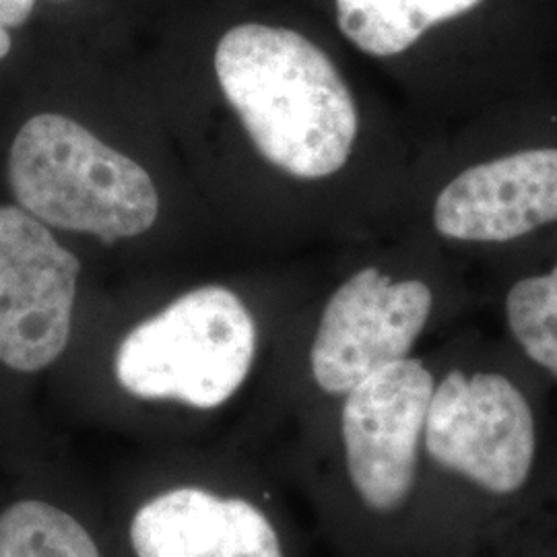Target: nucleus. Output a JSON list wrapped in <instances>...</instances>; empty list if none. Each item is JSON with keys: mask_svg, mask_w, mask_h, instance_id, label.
Wrapping results in <instances>:
<instances>
[{"mask_svg": "<svg viewBox=\"0 0 557 557\" xmlns=\"http://www.w3.org/2000/svg\"><path fill=\"white\" fill-rule=\"evenodd\" d=\"M423 453L436 531L432 557L515 517L557 481V428L535 384L498 361L434 368Z\"/></svg>", "mask_w": 557, "mask_h": 557, "instance_id": "f257e3e1", "label": "nucleus"}, {"mask_svg": "<svg viewBox=\"0 0 557 557\" xmlns=\"http://www.w3.org/2000/svg\"><path fill=\"white\" fill-rule=\"evenodd\" d=\"M221 91L260 156L287 176L322 180L351 158L358 106L335 62L306 36L244 23L215 52Z\"/></svg>", "mask_w": 557, "mask_h": 557, "instance_id": "f03ea898", "label": "nucleus"}, {"mask_svg": "<svg viewBox=\"0 0 557 557\" xmlns=\"http://www.w3.org/2000/svg\"><path fill=\"white\" fill-rule=\"evenodd\" d=\"M434 388L425 359H398L338 398L337 457L354 512L388 533L397 557H432L436 531L423 425Z\"/></svg>", "mask_w": 557, "mask_h": 557, "instance_id": "7ed1b4c3", "label": "nucleus"}, {"mask_svg": "<svg viewBox=\"0 0 557 557\" xmlns=\"http://www.w3.org/2000/svg\"><path fill=\"white\" fill-rule=\"evenodd\" d=\"M7 182L15 205L50 230L106 244L145 234L160 215L158 188L137 161L54 112L21 124Z\"/></svg>", "mask_w": 557, "mask_h": 557, "instance_id": "20e7f679", "label": "nucleus"}, {"mask_svg": "<svg viewBox=\"0 0 557 557\" xmlns=\"http://www.w3.org/2000/svg\"><path fill=\"white\" fill-rule=\"evenodd\" d=\"M257 356V324L220 285L184 294L137 324L116 351V379L133 397L215 409L238 393Z\"/></svg>", "mask_w": 557, "mask_h": 557, "instance_id": "39448f33", "label": "nucleus"}, {"mask_svg": "<svg viewBox=\"0 0 557 557\" xmlns=\"http://www.w3.org/2000/svg\"><path fill=\"white\" fill-rule=\"evenodd\" d=\"M438 298L423 278H393L376 267L341 283L324 304L310 347L320 393L345 397L380 368L409 358L430 329Z\"/></svg>", "mask_w": 557, "mask_h": 557, "instance_id": "423d86ee", "label": "nucleus"}, {"mask_svg": "<svg viewBox=\"0 0 557 557\" xmlns=\"http://www.w3.org/2000/svg\"><path fill=\"white\" fill-rule=\"evenodd\" d=\"M81 262L48 225L0 205V363L36 374L64 354Z\"/></svg>", "mask_w": 557, "mask_h": 557, "instance_id": "0eeeda50", "label": "nucleus"}, {"mask_svg": "<svg viewBox=\"0 0 557 557\" xmlns=\"http://www.w3.org/2000/svg\"><path fill=\"white\" fill-rule=\"evenodd\" d=\"M440 236L504 244L557 223V147L481 161L450 180L434 202Z\"/></svg>", "mask_w": 557, "mask_h": 557, "instance_id": "6e6552de", "label": "nucleus"}, {"mask_svg": "<svg viewBox=\"0 0 557 557\" xmlns=\"http://www.w3.org/2000/svg\"><path fill=\"white\" fill-rule=\"evenodd\" d=\"M137 557H285L275 524L255 504L199 487L168 490L131 522Z\"/></svg>", "mask_w": 557, "mask_h": 557, "instance_id": "1a4fd4ad", "label": "nucleus"}, {"mask_svg": "<svg viewBox=\"0 0 557 557\" xmlns=\"http://www.w3.org/2000/svg\"><path fill=\"white\" fill-rule=\"evenodd\" d=\"M345 38L361 52L388 59L407 52L432 27L465 17L483 0H335Z\"/></svg>", "mask_w": 557, "mask_h": 557, "instance_id": "9d476101", "label": "nucleus"}, {"mask_svg": "<svg viewBox=\"0 0 557 557\" xmlns=\"http://www.w3.org/2000/svg\"><path fill=\"white\" fill-rule=\"evenodd\" d=\"M0 557H101L77 518L44 499L0 510Z\"/></svg>", "mask_w": 557, "mask_h": 557, "instance_id": "9b49d317", "label": "nucleus"}, {"mask_svg": "<svg viewBox=\"0 0 557 557\" xmlns=\"http://www.w3.org/2000/svg\"><path fill=\"white\" fill-rule=\"evenodd\" d=\"M436 557H557V481L545 496Z\"/></svg>", "mask_w": 557, "mask_h": 557, "instance_id": "f8f14e48", "label": "nucleus"}, {"mask_svg": "<svg viewBox=\"0 0 557 557\" xmlns=\"http://www.w3.org/2000/svg\"><path fill=\"white\" fill-rule=\"evenodd\" d=\"M36 0H0V60L11 52V29L21 27L32 17Z\"/></svg>", "mask_w": 557, "mask_h": 557, "instance_id": "ddd939ff", "label": "nucleus"}]
</instances>
